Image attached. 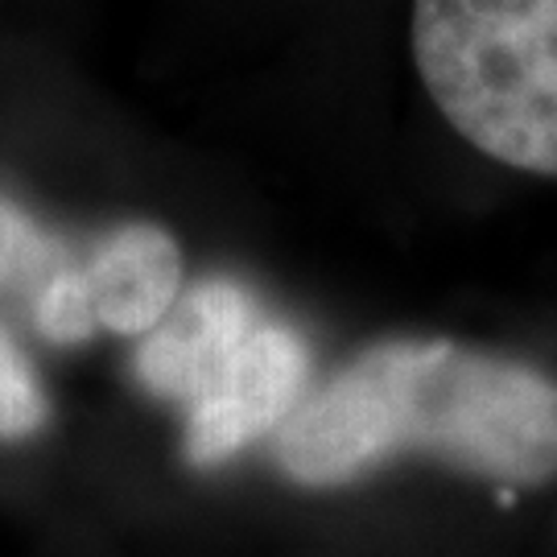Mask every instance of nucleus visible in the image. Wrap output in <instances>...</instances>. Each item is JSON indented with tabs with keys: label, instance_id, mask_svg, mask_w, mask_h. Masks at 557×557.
I'll use <instances>...</instances> for the list:
<instances>
[{
	"label": "nucleus",
	"instance_id": "obj_1",
	"mask_svg": "<svg viewBox=\"0 0 557 557\" xmlns=\"http://www.w3.org/2000/svg\"><path fill=\"white\" fill-rule=\"evenodd\" d=\"M301 487H343L400 458H430L496 487L557 479V380L455 338H388L347 359L273 430Z\"/></svg>",
	"mask_w": 557,
	"mask_h": 557
},
{
	"label": "nucleus",
	"instance_id": "obj_2",
	"mask_svg": "<svg viewBox=\"0 0 557 557\" xmlns=\"http://www.w3.org/2000/svg\"><path fill=\"white\" fill-rule=\"evenodd\" d=\"M137 380L186 409V458L220 467L260 434H273L298 405L310 351L239 281L207 277L145 331Z\"/></svg>",
	"mask_w": 557,
	"mask_h": 557
},
{
	"label": "nucleus",
	"instance_id": "obj_3",
	"mask_svg": "<svg viewBox=\"0 0 557 557\" xmlns=\"http://www.w3.org/2000/svg\"><path fill=\"white\" fill-rule=\"evenodd\" d=\"M413 59L458 137L557 178V0H413Z\"/></svg>",
	"mask_w": 557,
	"mask_h": 557
},
{
	"label": "nucleus",
	"instance_id": "obj_4",
	"mask_svg": "<svg viewBox=\"0 0 557 557\" xmlns=\"http://www.w3.org/2000/svg\"><path fill=\"white\" fill-rule=\"evenodd\" d=\"M75 281L96 331L145 335L182 294V248L158 223H124L75 264Z\"/></svg>",
	"mask_w": 557,
	"mask_h": 557
},
{
	"label": "nucleus",
	"instance_id": "obj_5",
	"mask_svg": "<svg viewBox=\"0 0 557 557\" xmlns=\"http://www.w3.org/2000/svg\"><path fill=\"white\" fill-rule=\"evenodd\" d=\"M66 260L50 239L34 232L21 220L13 207L0 202V285H17V289H34L29 298H38V289L59 273Z\"/></svg>",
	"mask_w": 557,
	"mask_h": 557
},
{
	"label": "nucleus",
	"instance_id": "obj_6",
	"mask_svg": "<svg viewBox=\"0 0 557 557\" xmlns=\"http://www.w3.org/2000/svg\"><path fill=\"white\" fill-rule=\"evenodd\" d=\"M46 421V397L13 338L0 331V438H29Z\"/></svg>",
	"mask_w": 557,
	"mask_h": 557
}]
</instances>
